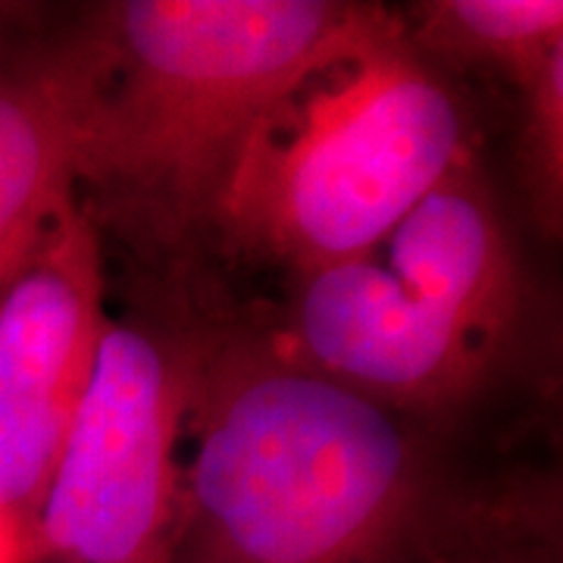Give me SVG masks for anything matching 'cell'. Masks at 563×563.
<instances>
[{"label": "cell", "mask_w": 563, "mask_h": 563, "mask_svg": "<svg viewBox=\"0 0 563 563\" xmlns=\"http://www.w3.org/2000/svg\"><path fill=\"white\" fill-rule=\"evenodd\" d=\"M0 563H38L35 526L0 510Z\"/></svg>", "instance_id": "12"}, {"label": "cell", "mask_w": 563, "mask_h": 563, "mask_svg": "<svg viewBox=\"0 0 563 563\" xmlns=\"http://www.w3.org/2000/svg\"><path fill=\"white\" fill-rule=\"evenodd\" d=\"M38 10V3H16V0H0V32L16 25L25 16H32Z\"/></svg>", "instance_id": "13"}, {"label": "cell", "mask_w": 563, "mask_h": 563, "mask_svg": "<svg viewBox=\"0 0 563 563\" xmlns=\"http://www.w3.org/2000/svg\"><path fill=\"white\" fill-rule=\"evenodd\" d=\"M269 332L291 361L444 435L495 388L504 366L376 254L291 276Z\"/></svg>", "instance_id": "6"}, {"label": "cell", "mask_w": 563, "mask_h": 563, "mask_svg": "<svg viewBox=\"0 0 563 563\" xmlns=\"http://www.w3.org/2000/svg\"><path fill=\"white\" fill-rule=\"evenodd\" d=\"M107 66L103 3H38L0 32V288L79 198L81 147Z\"/></svg>", "instance_id": "7"}, {"label": "cell", "mask_w": 563, "mask_h": 563, "mask_svg": "<svg viewBox=\"0 0 563 563\" xmlns=\"http://www.w3.org/2000/svg\"><path fill=\"white\" fill-rule=\"evenodd\" d=\"M101 225L73 198L0 288V510L35 526L107 329Z\"/></svg>", "instance_id": "5"}, {"label": "cell", "mask_w": 563, "mask_h": 563, "mask_svg": "<svg viewBox=\"0 0 563 563\" xmlns=\"http://www.w3.org/2000/svg\"><path fill=\"white\" fill-rule=\"evenodd\" d=\"M398 20L448 76L476 73L514 95L563 60L561 0H420L401 7Z\"/></svg>", "instance_id": "9"}, {"label": "cell", "mask_w": 563, "mask_h": 563, "mask_svg": "<svg viewBox=\"0 0 563 563\" xmlns=\"http://www.w3.org/2000/svg\"><path fill=\"white\" fill-rule=\"evenodd\" d=\"M517 169L529 217L544 239H558L563 225V60L517 95Z\"/></svg>", "instance_id": "11"}, {"label": "cell", "mask_w": 563, "mask_h": 563, "mask_svg": "<svg viewBox=\"0 0 563 563\" xmlns=\"http://www.w3.org/2000/svg\"><path fill=\"white\" fill-rule=\"evenodd\" d=\"M451 483L444 432L210 322L166 563H426Z\"/></svg>", "instance_id": "1"}, {"label": "cell", "mask_w": 563, "mask_h": 563, "mask_svg": "<svg viewBox=\"0 0 563 563\" xmlns=\"http://www.w3.org/2000/svg\"><path fill=\"white\" fill-rule=\"evenodd\" d=\"M426 563H563L558 476H454L439 507Z\"/></svg>", "instance_id": "10"}, {"label": "cell", "mask_w": 563, "mask_h": 563, "mask_svg": "<svg viewBox=\"0 0 563 563\" xmlns=\"http://www.w3.org/2000/svg\"><path fill=\"white\" fill-rule=\"evenodd\" d=\"M210 322L110 320L35 517L38 563H166Z\"/></svg>", "instance_id": "4"}, {"label": "cell", "mask_w": 563, "mask_h": 563, "mask_svg": "<svg viewBox=\"0 0 563 563\" xmlns=\"http://www.w3.org/2000/svg\"><path fill=\"white\" fill-rule=\"evenodd\" d=\"M85 132L79 201L163 251L213 235L244 144L373 3L117 0Z\"/></svg>", "instance_id": "2"}, {"label": "cell", "mask_w": 563, "mask_h": 563, "mask_svg": "<svg viewBox=\"0 0 563 563\" xmlns=\"http://www.w3.org/2000/svg\"><path fill=\"white\" fill-rule=\"evenodd\" d=\"M473 147L457 85L413 47L398 10L373 3L254 129L213 239L288 276L376 254Z\"/></svg>", "instance_id": "3"}, {"label": "cell", "mask_w": 563, "mask_h": 563, "mask_svg": "<svg viewBox=\"0 0 563 563\" xmlns=\"http://www.w3.org/2000/svg\"><path fill=\"white\" fill-rule=\"evenodd\" d=\"M391 276L466 339L507 363L532 291L479 151H466L383 242Z\"/></svg>", "instance_id": "8"}]
</instances>
